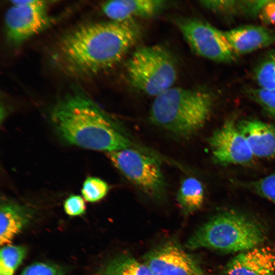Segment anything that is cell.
<instances>
[{"label": "cell", "instance_id": "cell-13", "mask_svg": "<svg viewBox=\"0 0 275 275\" xmlns=\"http://www.w3.org/2000/svg\"><path fill=\"white\" fill-rule=\"evenodd\" d=\"M162 0H115L105 2L102 10L110 20L124 22L154 16L164 8Z\"/></svg>", "mask_w": 275, "mask_h": 275}, {"label": "cell", "instance_id": "cell-16", "mask_svg": "<svg viewBox=\"0 0 275 275\" xmlns=\"http://www.w3.org/2000/svg\"><path fill=\"white\" fill-rule=\"evenodd\" d=\"M204 190L202 183L194 177H188L182 182L177 194V200L184 213H191L202 206Z\"/></svg>", "mask_w": 275, "mask_h": 275}, {"label": "cell", "instance_id": "cell-12", "mask_svg": "<svg viewBox=\"0 0 275 275\" xmlns=\"http://www.w3.org/2000/svg\"><path fill=\"white\" fill-rule=\"evenodd\" d=\"M224 33L237 56L275 44V33L263 25H244L225 31Z\"/></svg>", "mask_w": 275, "mask_h": 275}, {"label": "cell", "instance_id": "cell-21", "mask_svg": "<svg viewBox=\"0 0 275 275\" xmlns=\"http://www.w3.org/2000/svg\"><path fill=\"white\" fill-rule=\"evenodd\" d=\"M201 3L207 8L219 13L248 14L247 1H203Z\"/></svg>", "mask_w": 275, "mask_h": 275}, {"label": "cell", "instance_id": "cell-9", "mask_svg": "<svg viewBox=\"0 0 275 275\" xmlns=\"http://www.w3.org/2000/svg\"><path fill=\"white\" fill-rule=\"evenodd\" d=\"M143 260L153 275H208L195 257L175 240L152 249Z\"/></svg>", "mask_w": 275, "mask_h": 275}, {"label": "cell", "instance_id": "cell-23", "mask_svg": "<svg viewBox=\"0 0 275 275\" xmlns=\"http://www.w3.org/2000/svg\"><path fill=\"white\" fill-rule=\"evenodd\" d=\"M249 93L254 101L275 118V89L257 88L251 90Z\"/></svg>", "mask_w": 275, "mask_h": 275}, {"label": "cell", "instance_id": "cell-11", "mask_svg": "<svg viewBox=\"0 0 275 275\" xmlns=\"http://www.w3.org/2000/svg\"><path fill=\"white\" fill-rule=\"evenodd\" d=\"M224 275H275V249L259 246L238 253L224 268Z\"/></svg>", "mask_w": 275, "mask_h": 275}, {"label": "cell", "instance_id": "cell-17", "mask_svg": "<svg viewBox=\"0 0 275 275\" xmlns=\"http://www.w3.org/2000/svg\"><path fill=\"white\" fill-rule=\"evenodd\" d=\"M98 275H153L143 263L128 254L115 257L105 265Z\"/></svg>", "mask_w": 275, "mask_h": 275}, {"label": "cell", "instance_id": "cell-15", "mask_svg": "<svg viewBox=\"0 0 275 275\" xmlns=\"http://www.w3.org/2000/svg\"><path fill=\"white\" fill-rule=\"evenodd\" d=\"M33 216L30 208L9 200H2L0 210V243L9 245L29 224Z\"/></svg>", "mask_w": 275, "mask_h": 275}, {"label": "cell", "instance_id": "cell-22", "mask_svg": "<svg viewBox=\"0 0 275 275\" xmlns=\"http://www.w3.org/2000/svg\"><path fill=\"white\" fill-rule=\"evenodd\" d=\"M244 184L275 205V171L264 178L249 181Z\"/></svg>", "mask_w": 275, "mask_h": 275}, {"label": "cell", "instance_id": "cell-1", "mask_svg": "<svg viewBox=\"0 0 275 275\" xmlns=\"http://www.w3.org/2000/svg\"><path fill=\"white\" fill-rule=\"evenodd\" d=\"M132 21L92 22L78 25L57 41L53 66L73 77L93 76L117 64L140 36Z\"/></svg>", "mask_w": 275, "mask_h": 275}, {"label": "cell", "instance_id": "cell-7", "mask_svg": "<svg viewBox=\"0 0 275 275\" xmlns=\"http://www.w3.org/2000/svg\"><path fill=\"white\" fill-rule=\"evenodd\" d=\"M53 21L46 1H11L5 16L6 38L12 45L19 46L48 28Z\"/></svg>", "mask_w": 275, "mask_h": 275}, {"label": "cell", "instance_id": "cell-10", "mask_svg": "<svg viewBox=\"0 0 275 275\" xmlns=\"http://www.w3.org/2000/svg\"><path fill=\"white\" fill-rule=\"evenodd\" d=\"M215 161L221 164L245 165L253 155L249 144L232 119L228 120L208 139Z\"/></svg>", "mask_w": 275, "mask_h": 275}, {"label": "cell", "instance_id": "cell-20", "mask_svg": "<svg viewBox=\"0 0 275 275\" xmlns=\"http://www.w3.org/2000/svg\"><path fill=\"white\" fill-rule=\"evenodd\" d=\"M108 190L109 186L106 182L97 177H89L82 184L81 193L86 201L95 202L103 199Z\"/></svg>", "mask_w": 275, "mask_h": 275}, {"label": "cell", "instance_id": "cell-4", "mask_svg": "<svg viewBox=\"0 0 275 275\" xmlns=\"http://www.w3.org/2000/svg\"><path fill=\"white\" fill-rule=\"evenodd\" d=\"M213 104L212 95L207 91L172 87L155 97L150 119L171 134L187 139L205 124Z\"/></svg>", "mask_w": 275, "mask_h": 275}, {"label": "cell", "instance_id": "cell-25", "mask_svg": "<svg viewBox=\"0 0 275 275\" xmlns=\"http://www.w3.org/2000/svg\"><path fill=\"white\" fill-rule=\"evenodd\" d=\"M64 208L70 216L80 215L85 212L86 205L83 199L78 195H71L64 202Z\"/></svg>", "mask_w": 275, "mask_h": 275}, {"label": "cell", "instance_id": "cell-18", "mask_svg": "<svg viewBox=\"0 0 275 275\" xmlns=\"http://www.w3.org/2000/svg\"><path fill=\"white\" fill-rule=\"evenodd\" d=\"M254 77L258 88L275 89V50L269 51L257 64Z\"/></svg>", "mask_w": 275, "mask_h": 275}, {"label": "cell", "instance_id": "cell-14", "mask_svg": "<svg viewBox=\"0 0 275 275\" xmlns=\"http://www.w3.org/2000/svg\"><path fill=\"white\" fill-rule=\"evenodd\" d=\"M237 127L254 156L275 158V127L257 120H243Z\"/></svg>", "mask_w": 275, "mask_h": 275}, {"label": "cell", "instance_id": "cell-5", "mask_svg": "<svg viewBox=\"0 0 275 275\" xmlns=\"http://www.w3.org/2000/svg\"><path fill=\"white\" fill-rule=\"evenodd\" d=\"M126 71L134 88L155 97L173 87L177 78L173 58L158 45L138 48L128 60Z\"/></svg>", "mask_w": 275, "mask_h": 275}, {"label": "cell", "instance_id": "cell-8", "mask_svg": "<svg viewBox=\"0 0 275 275\" xmlns=\"http://www.w3.org/2000/svg\"><path fill=\"white\" fill-rule=\"evenodd\" d=\"M178 25L188 45L197 55L218 63H230L235 59L237 56L224 31L197 18L180 19Z\"/></svg>", "mask_w": 275, "mask_h": 275}, {"label": "cell", "instance_id": "cell-2", "mask_svg": "<svg viewBox=\"0 0 275 275\" xmlns=\"http://www.w3.org/2000/svg\"><path fill=\"white\" fill-rule=\"evenodd\" d=\"M50 118L58 133L70 144L108 153L133 148L117 122L85 94L61 99Z\"/></svg>", "mask_w": 275, "mask_h": 275}, {"label": "cell", "instance_id": "cell-24", "mask_svg": "<svg viewBox=\"0 0 275 275\" xmlns=\"http://www.w3.org/2000/svg\"><path fill=\"white\" fill-rule=\"evenodd\" d=\"M21 275H64V271L56 265L35 263L26 267Z\"/></svg>", "mask_w": 275, "mask_h": 275}, {"label": "cell", "instance_id": "cell-3", "mask_svg": "<svg viewBox=\"0 0 275 275\" xmlns=\"http://www.w3.org/2000/svg\"><path fill=\"white\" fill-rule=\"evenodd\" d=\"M265 225L243 212H220L201 225L188 238L186 248L240 253L260 246L268 233Z\"/></svg>", "mask_w": 275, "mask_h": 275}, {"label": "cell", "instance_id": "cell-26", "mask_svg": "<svg viewBox=\"0 0 275 275\" xmlns=\"http://www.w3.org/2000/svg\"><path fill=\"white\" fill-rule=\"evenodd\" d=\"M257 16L265 24H275V0H265Z\"/></svg>", "mask_w": 275, "mask_h": 275}, {"label": "cell", "instance_id": "cell-6", "mask_svg": "<svg viewBox=\"0 0 275 275\" xmlns=\"http://www.w3.org/2000/svg\"><path fill=\"white\" fill-rule=\"evenodd\" d=\"M112 162L131 183L150 198L163 200L167 185L158 161L135 148L108 153Z\"/></svg>", "mask_w": 275, "mask_h": 275}, {"label": "cell", "instance_id": "cell-19", "mask_svg": "<svg viewBox=\"0 0 275 275\" xmlns=\"http://www.w3.org/2000/svg\"><path fill=\"white\" fill-rule=\"evenodd\" d=\"M26 253L21 245H6L1 250L0 275H13Z\"/></svg>", "mask_w": 275, "mask_h": 275}]
</instances>
